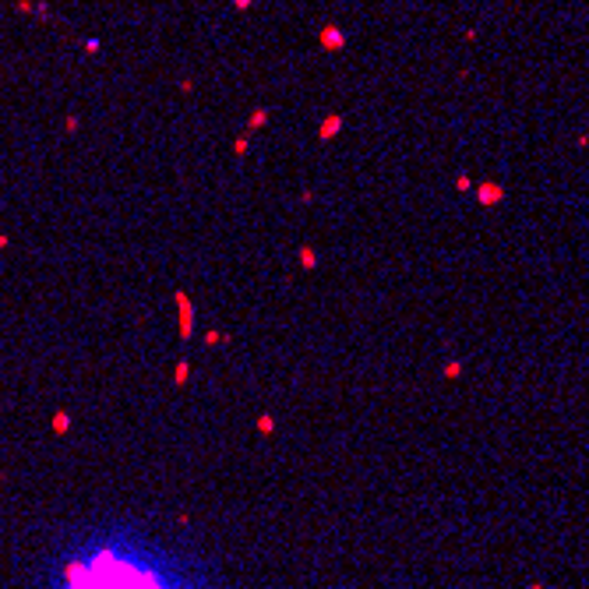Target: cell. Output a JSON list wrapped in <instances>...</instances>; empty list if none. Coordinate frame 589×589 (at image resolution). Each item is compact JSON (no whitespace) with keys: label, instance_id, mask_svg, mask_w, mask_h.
<instances>
[]
</instances>
